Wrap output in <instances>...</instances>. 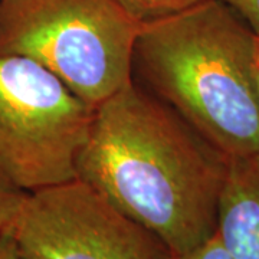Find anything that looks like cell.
<instances>
[{
  "mask_svg": "<svg viewBox=\"0 0 259 259\" xmlns=\"http://www.w3.org/2000/svg\"><path fill=\"white\" fill-rule=\"evenodd\" d=\"M0 259H23L19 255L18 249L8 232L0 238Z\"/></svg>",
  "mask_w": 259,
  "mask_h": 259,
  "instance_id": "cell-11",
  "label": "cell"
},
{
  "mask_svg": "<svg viewBox=\"0 0 259 259\" xmlns=\"http://www.w3.org/2000/svg\"><path fill=\"white\" fill-rule=\"evenodd\" d=\"M25 193L26 192L12 185L6 177L0 175V238L9 231Z\"/></svg>",
  "mask_w": 259,
  "mask_h": 259,
  "instance_id": "cell-8",
  "label": "cell"
},
{
  "mask_svg": "<svg viewBox=\"0 0 259 259\" xmlns=\"http://www.w3.org/2000/svg\"><path fill=\"white\" fill-rule=\"evenodd\" d=\"M94 111L42 65L0 54V175L26 193L78 179Z\"/></svg>",
  "mask_w": 259,
  "mask_h": 259,
  "instance_id": "cell-4",
  "label": "cell"
},
{
  "mask_svg": "<svg viewBox=\"0 0 259 259\" xmlns=\"http://www.w3.org/2000/svg\"><path fill=\"white\" fill-rule=\"evenodd\" d=\"M228 5L235 13L250 28V30L259 36V0H221Z\"/></svg>",
  "mask_w": 259,
  "mask_h": 259,
  "instance_id": "cell-10",
  "label": "cell"
},
{
  "mask_svg": "<svg viewBox=\"0 0 259 259\" xmlns=\"http://www.w3.org/2000/svg\"><path fill=\"white\" fill-rule=\"evenodd\" d=\"M121 9L139 23L176 15L203 0H114Z\"/></svg>",
  "mask_w": 259,
  "mask_h": 259,
  "instance_id": "cell-7",
  "label": "cell"
},
{
  "mask_svg": "<svg viewBox=\"0 0 259 259\" xmlns=\"http://www.w3.org/2000/svg\"><path fill=\"white\" fill-rule=\"evenodd\" d=\"M173 259H235L228 250L225 249L222 242L214 235L210 239L203 242L202 245L193 249L187 250L185 253L175 255Z\"/></svg>",
  "mask_w": 259,
  "mask_h": 259,
  "instance_id": "cell-9",
  "label": "cell"
},
{
  "mask_svg": "<svg viewBox=\"0 0 259 259\" xmlns=\"http://www.w3.org/2000/svg\"><path fill=\"white\" fill-rule=\"evenodd\" d=\"M256 79H258V87H259V69L256 68Z\"/></svg>",
  "mask_w": 259,
  "mask_h": 259,
  "instance_id": "cell-13",
  "label": "cell"
},
{
  "mask_svg": "<svg viewBox=\"0 0 259 259\" xmlns=\"http://www.w3.org/2000/svg\"><path fill=\"white\" fill-rule=\"evenodd\" d=\"M228 161L131 79L95 108L76 177L153 232L175 256L214 236Z\"/></svg>",
  "mask_w": 259,
  "mask_h": 259,
  "instance_id": "cell-1",
  "label": "cell"
},
{
  "mask_svg": "<svg viewBox=\"0 0 259 259\" xmlns=\"http://www.w3.org/2000/svg\"><path fill=\"white\" fill-rule=\"evenodd\" d=\"M140 26L114 0H0V54L35 61L97 108L133 79Z\"/></svg>",
  "mask_w": 259,
  "mask_h": 259,
  "instance_id": "cell-3",
  "label": "cell"
},
{
  "mask_svg": "<svg viewBox=\"0 0 259 259\" xmlns=\"http://www.w3.org/2000/svg\"><path fill=\"white\" fill-rule=\"evenodd\" d=\"M255 65L259 69V36H256V40H255Z\"/></svg>",
  "mask_w": 259,
  "mask_h": 259,
  "instance_id": "cell-12",
  "label": "cell"
},
{
  "mask_svg": "<svg viewBox=\"0 0 259 259\" xmlns=\"http://www.w3.org/2000/svg\"><path fill=\"white\" fill-rule=\"evenodd\" d=\"M8 233L23 259H173L158 236L79 179L25 193Z\"/></svg>",
  "mask_w": 259,
  "mask_h": 259,
  "instance_id": "cell-5",
  "label": "cell"
},
{
  "mask_svg": "<svg viewBox=\"0 0 259 259\" xmlns=\"http://www.w3.org/2000/svg\"><path fill=\"white\" fill-rule=\"evenodd\" d=\"M256 35L221 0L141 23L133 81L228 157L259 153Z\"/></svg>",
  "mask_w": 259,
  "mask_h": 259,
  "instance_id": "cell-2",
  "label": "cell"
},
{
  "mask_svg": "<svg viewBox=\"0 0 259 259\" xmlns=\"http://www.w3.org/2000/svg\"><path fill=\"white\" fill-rule=\"evenodd\" d=\"M214 235L235 259H259V153L229 157Z\"/></svg>",
  "mask_w": 259,
  "mask_h": 259,
  "instance_id": "cell-6",
  "label": "cell"
}]
</instances>
